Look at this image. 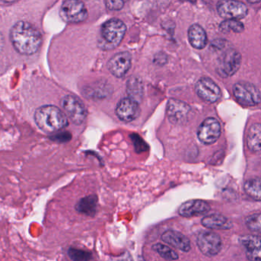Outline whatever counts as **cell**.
<instances>
[{
  "label": "cell",
  "mask_w": 261,
  "mask_h": 261,
  "mask_svg": "<svg viewBox=\"0 0 261 261\" xmlns=\"http://www.w3.org/2000/svg\"><path fill=\"white\" fill-rule=\"evenodd\" d=\"M244 191L250 198L255 201H261V178H250L244 186Z\"/></svg>",
  "instance_id": "obj_23"
},
{
  "label": "cell",
  "mask_w": 261,
  "mask_h": 261,
  "mask_svg": "<svg viewBox=\"0 0 261 261\" xmlns=\"http://www.w3.org/2000/svg\"><path fill=\"white\" fill-rule=\"evenodd\" d=\"M166 113L171 123L176 125L186 124L189 120L191 108L181 100L170 99L168 101Z\"/></svg>",
  "instance_id": "obj_10"
},
{
  "label": "cell",
  "mask_w": 261,
  "mask_h": 261,
  "mask_svg": "<svg viewBox=\"0 0 261 261\" xmlns=\"http://www.w3.org/2000/svg\"><path fill=\"white\" fill-rule=\"evenodd\" d=\"M241 64V56L237 50L228 48L219 56L216 62V71L221 77H228L234 74Z\"/></svg>",
  "instance_id": "obj_4"
},
{
  "label": "cell",
  "mask_w": 261,
  "mask_h": 261,
  "mask_svg": "<svg viewBox=\"0 0 261 261\" xmlns=\"http://www.w3.org/2000/svg\"><path fill=\"white\" fill-rule=\"evenodd\" d=\"M189 42L193 48L203 49L207 45V37L204 29L198 24L191 25L188 32Z\"/></svg>",
  "instance_id": "obj_18"
},
{
  "label": "cell",
  "mask_w": 261,
  "mask_h": 261,
  "mask_svg": "<svg viewBox=\"0 0 261 261\" xmlns=\"http://www.w3.org/2000/svg\"><path fill=\"white\" fill-rule=\"evenodd\" d=\"M152 249L160 255L162 257L169 260H175L178 259V255L176 252L163 244H155L152 246Z\"/></svg>",
  "instance_id": "obj_25"
},
{
  "label": "cell",
  "mask_w": 261,
  "mask_h": 261,
  "mask_svg": "<svg viewBox=\"0 0 261 261\" xmlns=\"http://www.w3.org/2000/svg\"><path fill=\"white\" fill-rule=\"evenodd\" d=\"M197 244L201 253L207 256L218 254L222 247L219 235L212 231L201 232L197 238Z\"/></svg>",
  "instance_id": "obj_9"
},
{
  "label": "cell",
  "mask_w": 261,
  "mask_h": 261,
  "mask_svg": "<svg viewBox=\"0 0 261 261\" xmlns=\"http://www.w3.org/2000/svg\"><path fill=\"white\" fill-rule=\"evenodd\" d=\"M217 10L219 16L224 19H241L248 13L247 6L238 0H221Z\"/></svg>",
  "instance_id": "obj_8"
},
{
  "label": "cell",
  "mask_w": 261,
  "mask_h": 261,
  "mask_svg": "<svg viewBox=\"0 0 261 261\" xmlns=\"http://www.w3.org/2000/svg\"><path fill=\"white\" fill-rule=\"evenodd\" d=\"M240 242L250 260L261 261V237L244 235L240 238Z\"/></svg>",
  "instance_id": "obj_15"
},
{
  "label": "cell",
  "mask_w": 261,
  "mask_h": 261,
  "mask_svg": "<svg viewBox=\"0 0 261 261\" xmlns=\"http://www.w3.org/2000/svg\"><path fill=\"white\" fill-rule=\"evenodd\" d=\"M163 241L183 252H188L191 249L189 238L176 230H169L165 231L161 237Z\"/></svg>",
  "instance_id": "obj_17"
},
{
  "label": "cell",
  "mask_w": 261,
  "mask_h": 261,
  "mask_svg": "<svg viewBox=\"0 0 261 261\" xmlns=\"http://www.w3.org/2000/svg\"><path fill=\"white\" fill-rule=\"evenodd\" d=\"M247 146L252 152H261V124L255 123L250 126L247 134Z\"/></svg>",
  "instance_id": "obj_21"
},
{
  "label": "cell",
  "mask_w": 261,
  "mask_h": 261,
  "mask_svg": "<svg viewBox=\"0 0 261 261\" xmlns=\"http://www.w3.org/2000/svg\"><path fill=\"white\" fill-rule=\"evenodd\" d=\"M132 62V56L128 51L117 53L110 59L108 68L110 72L116 77H124L129 71Z\"/></svg>",
  "instance_id": "obj_13"
},
{
  "label": "cell",
  "mask_w": 261,
  "mask_h": 261,
  "mask_svg": "<svg viewBox=\"0 0 261 261\" xmlns=\"http://www.w3.org/2000/svg\"><path fill=\"white\" fill-rule=\"evenodd\" d=\"M116 115L123 122H132L138 118L140 114L139 102L131 97L122 99L115 110Z\"/></svg>",
  "instance_id": "obj_14"
},
{
  "label": "cell",
  "mask_w": 261,
  "mask_h": 261,
  "mask_svg": "<svg viewBox=\"0 0 261 261\" xmlns=\"http://www.w3.org/2000/svg\"><path fill=\"white\" fill-rule=\"evenodd\" d=\"M181 1H189V2L195 3L196 0H181Z\"/></svg>",
  "instance_id": "obj_33"
},
{
  "label": "cell",
  "mask_w": 261,
  "mask_h": 261,
  "mask_svg": "<svg viewBox=\"0 0 261 261\" xmlns=\"http://www.w3.org/2000/svg\"><path fill=\"white\" fill-rule=\"evenodd\" d=\"M210 211V205L202 200H190L183 203L179 208L178 213L186 218L204 215Z\"/></svg>",
  "instance_id": "obj_16"
},
{
  "label": "cell",
  "mask_w": 261,
  "mask_h": 261,
  "mask_svg": "<svg viewBox=\"0 0 261 261\" xmlns=\"http://www.w3.org/2000/svg\"><path fill=\"white\" fill-rule=\"evenodd\" d=\"M246 225L252 231L261 232V214H253L247 217Z\"/></svg>",
  "instance_id": "obj_27"
},
{
  "label": "cell",
  "mask_w": 261,
  "mask_h": 261,
  "mask_svg": "<svg viewBox=\"0 0 261 261\" xmlns=\"http://www.w3.org/2000/svg\"><path fill=\"white\" fill-rule=\"evenodd\" d=\"M34 119L38 127L46 134L59 132L69 124L66 115L53 105H45L38 108Z\"/></svg>",
  "instance_id": "obj_2"
},
{
  "label": "cell",
  "mask_w": 261,
  "mask_h": 261,
  "mask_svg": "<svg viewBox=\"0 0 261 261\" xmlns=\"http://www.w3.org/2000/svg\"><path fill=\"white\" fill-rule=\"evenodd\" d=\"M201 224L206 228L212 230H226L232 227L231 221L221 215H207L201 220Z\"/></svg>",
  "instance_id": "obj_19"
},
{
  "label": "cell",
  "mask_w": 261,
  "mask_h": 261,
  "mask_svg": "<svg viewBox=\"0 0 261 261\" xmlns=\"http://www.w3.org/2000/svg\"><path fill=\"white\" fill-rule=\"evenodd\" d=\"M68 254L73 260H89L93 257L92 253L90 252L72 247L68 250Z\"/></svg>",
  "instance_id": "obj_26"
},
{
  "label": "cell",
  "mask_w": 261,
  "mask_h": 261,
  "mask_svg": "<svg viewBox=\"0 0 261 261\" xmlns=\"http://www.w3.org/2000/svg\"><path fill=\"white\" fill-rule=\"evenodd\" d=\"M221 126L219 121L213 117L205 119L198 129V138L205 145L213 144L219 138Z\"/></svg>",
  "instance_id": "obj_11"
},
{
  "label": "cell",
  "mask_w": 261,
  "mask_h": 261,
  "mask_svg": "<svg viewBox=\"0 0 261 261\" xmlns=\"http://www.w3.org/2000/svg\"><path fill=\"white\" fill-rule=\"evenodd\" d=\"M105 1L107 7H108L110 10L117 11V10H120L123 8L125 3H126L127 0H105Z\"/></svg>",
  "instance_id": "obj_30"
},
{
  "label": "cell",
  "mask_w": 261,
  "mask_h": 261,
  "mask_svg": "<svg viewBox=\"0 0 261 261\" xmlns=\"http://www.w3.org/2000/svg\"><path fill=\"white\" fill-rule=\"evenodd\" d=\"M97 202H98V198L97 195H88V196L82 198L77 203L75 208L79 213L90 217L94 216L97 212Z\"/></svg>",
  "instance_id": "obj_20"
},
{
  "label": "cell",
  "mask_w": 261,
  "mask_h": 261,
  "mask_svg": "<svg viewBox=\"0 0 261 261\" xmlns=\"http://www.w3.org/2000/svg\"><path fill=\"white\" fill-rule=\"evenodd\" d=\"M61 106L68 118L76 125H81L86 120L88 111L83 102L75 96L66 95L61 100Z\"/></svg>",
  "instance_id": "obj_5"
},
{
  "label": "cell",
  "mask_w": 261,
  "mask_h": 261,
  "mask_svg": "<svg viewBox=\"0 0 261 261\" xmlns=\"http://www.w3.org/2000/svg\"><path fill=\"white\" fill-rule=\"evenodd\" d=\"M60 16L68 23H79L88 18V10L81 0H65L61 7Z\"/></svg>",
  "instance_id": "obj_6"
},
{
  "label": "cell",
  "mask_w": 261,
  "mask_h": 261,
  "mask_svg": "<svg viewBox=\"0 0 261 261\" xmlns=\"http://www.w3.org/2000/svg\"><path fill=\"white\" fill-rule=\"evenodd\" d=\"M247 2L250 3V4H258V3H260L261 0H247Z\"/></svg>",
  "instance_id": "obj_31"
},
{
  "label": "cell",
  "mask_w": 261,
  "mask_h": 261,
  "mask_svg": "<svg viewBox=\"0 0 261 261\" xmlns=\"http://www.w3.org/2000/svg\"><path fill=\"white\" fill-rule=\"evenodd\" d=\"M220 30L223 32L232 31L235 33H242L244 27L238 19H226L220 24Z\"/></svg>",
  "instance_id": "obj_24"
},
{
  "label": "cell",
  "mask_w": 261,
  "mask_h": 261,
  "mask_svg": "<svg viewBox=\"0 0 261 261\" xmlns=\"http://www.w3.org/2000/svg\"><path fill=\"white\" fill-rule=\"evenodd\" d=\"M235 99L244 106H256L260 102L261 95L255 85L248 82H238L233 86Z\"/></svg>",
  "instance_id": "obj_7"
},
{
  "label": "cell",
  "mask_w": 261,
  "mask_h": 261,
  "mask_svg": "<svg viewBox=\"0 0 261 261\" xmlns=\"http://www.w3.org/2000/svg\"><path fill=\"white\" fill-rule=\"evenodd\" d=\"M131 141L134 144V149L137 153L146 152L149 149L147 143L144 141L143 138L139 134H132L129 135Z\"/></svg>",
  "instance_id": "obj_28"
},
{
  "label": "cell",
  "mask_w": 261,
  "mask_h": 261,
  "mask_svg": "<svg viewBox=\"0 0 261 261\" xmlns=\"http://www.w3.org/2000/svg\"><path fill=\"white\" fill-rule=\"evenodd\" d=\"M204 2L207 3H212V2H215V1H217V0H204Z\"/></svg>",
  "instance_id": "obj_32"
},
{
  "label": "cell",
  "mask_w": 261,
  "mask_h": 261,
  "mask_svg": "<svg viewBox=\"0 0 261 261\" xmlns=\"http://www.w3.org/2000/svg\"><path fill=\"white\" fill-rule=\"evenodd\" d=\"M195 91L198 97L210 103L218 101L221 97L218 85L208 77H201L195 85Z\"/></svg>",
  "instance_id": "obj_12"
},
{
  "label": "cell",
  "mask_w": 261,
  "mask_h": 261,
  "mask_svg": "<svg viewBox=\"0 0 261 261\" xmlns=\"http://www.w3.org/2000/svg\"><path fill=\"white\" fill-rule=\"evenodd\" d=\"M10 39L15 49L25 56L37 53L42 42L41 33L33 25L24 21H19L13 25Z\"/></svg>",
  "instance_id": "obj_1"
},
{
  "label": "cell",
  "mask_w": 261,
  "mask_h": 261,
  "mask_svg": "<svg viewBox=\"0 0 261 261\" xmlns=\"http://www.w3.org/2000/svg\"><path fill=\"white\" fill-rule=\"evenodd\" d=\"M71 134L69 132H62L58 133V134H54L53 136L49 137L50 140L56 142V143H67L71 140Z\"/></svg>",
  "instance_id": "obj_29"
},
{
  "label": "cell",
  "mask_w": 261,
  "mask_h": 261,
  "mask_svg": "<svg viewBox=\"0 0 261 261\" xmlns=\"http://www.w3.org/2000/svg\"><path fill=\"white\" fill-rule=\"evenodd\" d=\"M7 1H13V0H7Z\"/></svg>",
  "instance_id": "obj_34"
},
{
  "label": "cell",
  "mask_w": 261,
  "mask_h": 261,
  "mask_svg": "<svg viewBox=\"0 0 261 261\" xmlns=\"http://www.w3.org/2000/svg\"><path fill=\"white\" fill-rule=\"evenodd\" d=\"M126 91L129 97L140 103L143 97V85L142 80L137 77H133L128 81Z\"/></svg>",
  "instance_id": "obj_22"
},
{
  "label": "cell",
  "mask_w": 261,
  "mask_h": 261,
  "mask_svg": "<svg viewBox=\"0 0 261 261\" xmlns=\"http://www.w3.org/2000/svg\"><path fill=\"white\" fill-rule=\"evenodd\" d=\"M126 31V25L120 19H112L107 21L100 28L97 46L106 51L114 49L121 43Z\"/></svg>",
  "instance_id": "obj_3"
}]
</instances>
